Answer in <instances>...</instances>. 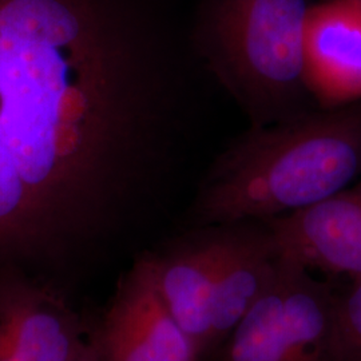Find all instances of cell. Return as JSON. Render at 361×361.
Here are the masks:
<instances>
[{
  "label": "cell",
  "mask_w": 361,
  "mask_h": 361,
  "mask_svg": "<svg viewBox=\"0 0 361 361\" xmlns=\"http://www.w3.org/2000/svg\"><path fill=\"white\" fill-rule=\"evenodd\" d=\"M75 361H104L102 352H101V345H99V341H98V334H97V340L91 345V348L83 356H80Z\"/></svg>",
  "instance_id": "obj_12"
},
{
  "label": "cell",
  "mask_w": 361,
  "mask_h": 361,
  "mask_svg": "<svg viewBox=\"0 0 361 361\" xmlns=\"http://www.w3.org/2000/svg\"><path fill=\"white\" fill-rule=\"evenodd\" d=\"M42 276L0 269V361H75L97 340L65 295Z\"/></svg>",
  "instance_id": "obj_5"
},
{
  "label": "cell",
  "mask_w": 361,
  "mask_h": 361,
  "mask_svg": "<svg viewBox=\"0 0 361 361\" xmlns=\"http://www.w3.org/2000/svg\"><path fill=\"white\" fill-rule=\"evenodd\" d=\"M337 348L341 361H361V279L336 296Z\"/></svg>",
  "instance_id": "obj_11"
},
{
  "label": "cell",
  "mask_w": 361,
  "mask_h": 361,
  "mask_svg": "<svg viewBox=\"0 0 361 361\" xmlns=\"http://www.w3.org/2000/svg\"><path fill=\"white\" fill-rule=\"evenodd\" d=\"M305 65L320 109L361 102V0H319L305 23Z\"/></svg>",
  "instance_id": "obj_9"
},
{
  "label": "cell",
  "mask_w": 361,
  "mask_h": 361,
  "mask_svg": "<svg viewBox=\"0 0 361 361\" xmlns=\"http://www.w3.org/2000/svg\"><path fill=\"white\" fill-rule=\"evenodd\" d=\"M337 290L295 258H281L271 283L202 361H341Z\"/></svg>",
  "instance_id": "obj_4"
},
{
  "label": "cell",
  "mask_w": 361,
  "mask_h": 361,
  "mask_svg": "<svg viewBox=\"0 0 361 361\" xmlns=\"http://www.w3.org/2000/svg\"><path fill=\"white\" fill-rule=\"evenodd\" d=\"M361 178V102L249 126L207 168L188 225L269 221L314 207Z\"/></svg>",
  "instance_id": "obj_2"
},
{
  "label": "cell",
  "mask_w": 361,
  "mask_h": 361,
  "mask_svg": "<svg viewBox=\"0 0 361 361\" xmlns=\"http://www.w3.org/2000/svg\"><path fill=\"white\" fill-rule=\"evenodd\" d=\"M267 222L280 249L307 269L361 279V178L314 207Z\"/></svg>",
  "instance_id": "obj_8"
},
{
  "label": "cell",
  "mask_w": 361,
  "mask_h": 361,
  "mask_svg": "<svg viewBox=\"0 0 361 361\" xmlns=\"http://www.w3.org/2000/svg\"><path fill=\"white\" fill-rule=\"evenodd\" d=\"M185 59L161 0H0V269L77 264L162 186Z\"/></svg>",
  "instance_id": "obj_1"
},
{
  "label": "cell",
  "mask_w": 361,
  "mask_h": 361,
  "mask_svg": "<svg viewBox=\"0 0 361 361\" xmlns=\"http://www.w3.org/2000/svg\"><path fill=\"white\" fill-rule=\"evenodd\" d=\"M221 225L192 228L162 247L145 252L170 313L204 360L213 341V292Z\"/></svg>",
  "instance_id": "obj_7"
},
{
  "label": "cell",
  "mask_w": 361,
  "mask_h": 361,
  "mask_svg": "<svg viewBox=\"0 0 361 361\" xmlns=\"http://www.w3.org/2000/svg\"><path fill=\"white\" fill-rule=\"evenodd\" d=\"M97 334L104 361H200L164 302L145 253L122 276Z\"/></svg>",
  "instance_id": "obj_6"
},
{
  "label": "cell",
  "mask_w": 361,
  "mask_h": 361,
  "mask_svg": "<svg viewBox=\"0 0 361 361\" xmlns=\"http://www.w3.org/2000/svg\"><path fill=\"white\" fill-rule=\"evenodd\" d=\"M310 0H201L189 42L245 114L267 126L319 109L305 65Z\"/></svg>",
  "instance_id": "obj_3"
},
{
  "label": "cell",
  "mask_w": 361,
  "mask_h": 361,
  "mask_svg": "<svg viewBox=\"0 0 361 361\" xmlns=\"http://www.w3.org/2000/svg\"><path fill=\"white\" fill-rule=\"evenodd\" d=\"M221 229L210 353L267 289L281 258V249L267 221L226 224Z\"/></svg>",
  "instance_id": "obj_10"
}]
</instances>
